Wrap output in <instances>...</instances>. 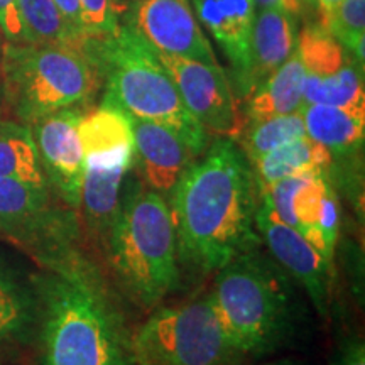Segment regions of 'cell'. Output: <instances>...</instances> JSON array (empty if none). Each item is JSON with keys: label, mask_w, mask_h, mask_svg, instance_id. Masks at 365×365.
Segmentation results:
<instances>
[{"label": "cell", "mask_w": 365, "mask_h": 365, "mask_svg": "<svg viewBox=\"0 0 365 365\" xmlns=\"http://www.w3.org/2000/svg\"><path fill=\"white\" fill-rule=\"evenodd\" d=\"M170 196L180 266L215 274L237 255L262 247L255 228L257 182L249 159L232 139L210 143Z\"/></svg>", "instance_id": "cell-1"}, {"label": "cell", "mask_w": 365, "mask_h": 365, "mask_svg": "<svg viewBox=\"0 0 365 365\" xmlns=\"http://www.w3.org/2000/svg\"><path fill=\"white\" fill-rule=\"evenodd\" d=\"M38 282L43 365H135L118 296L78 250H54Z\"/></svg>", "instance_id": "cell-2"}, {"label": "cell", "mask_w": 365, "mask_h": 365, "mask_svg": "<svg viewBox=\"0 0 365 365\" xmlns=\"http://www.w3.org/2000/svg\"><path fill=\"white\" fill-rule=\"evenodd\" d=\"M103 249L113 281L144 312L159 307L180 284L170 205L144 181L132 178L124 182Z\"/></svg>", "instance_id": "cell-3"}, {"label": "cell", "mask_w": 365, "mask_h": 365, "mask_svg": "<svg viewBox=\"0 0 365 365\" xmlns=\"http://www.w3.org/2000/svg\"><path fill=\"white\" fill-rule=\"evenodd\" d=\"M262 247L218 269L210 291L223 328L245 359L276 352L296 328L291 277Z\"/></svg>", "instance_id": "cell-4"}, {"label": "cell", "mask_w": 365, "mask_h": 365, "mask_svg": "<svg viewBox=\"0 0 365 365\" xmlns=\"http://www.w3.org/2000/svg\"><path fill=\"white\" fill-rule=\"evenodd\" d=\"M83 48L102 71V102L115 105L132 118L170 127L198 154L208 148L212 135L185 107L156 49L125 22L107 38H86Z\"/></svg>", "instance_id": "cell-5"}, {"label": "cell", "mask_w": 365, "mask_h": 365, "mask_svg": "<svg viewBox=\"0 0 365 365\" xmlns=\"http://www.w3.org/2000/svg\"><path fill=\"white\" fill-rule=\"evenodd\" d=\"M102 85V71L83 46L4 44L0 98L21 124L88 103Z\"/></svg>", "instance_id": "cell-6"}, {"label": "cell", "mask_w": 365, "mask_h": 365, "mask_svg": "<svg viewBox=\"0 0 365 365\" xmlns=\"http://www.w3.org/2000/svg\"><path fill=\"white\" fill-rule=\"evenodd\" d=\"M135 365H242L210 293L185 303L159 304L132 333Z\"/></svg>", "instance_id": "cell-7"}, {"label": "cell", "mask_w": 365, "mask_h": 365, "mask_svg": "<svg viewBox=\"0 0 365 365\" xmlns=\"http://www.w3.org/2000/svg\"><path fill=\"white\" fill-rule=\"evenodd\" d=\"M331 173L286 178L259 190V202L296 228L333 266L340 235V203Z\"/></svg>", "instance_id": "cell-8"}, {"label": "cell", "mask_w": 365, "mask_h": 365, "mask_svg": "<svg viewBox=\"0 0 365 365\" xmlns=\"http://www.w3.org/2000/svg\"><path fill=\"white\" fill-rule=\"evenodd\" d=\"M158 58L175 81L185 107L198 124L210 135L234 140L240 130L242 118L225 70L220 65H207L164 53H158Z\"/></svg>", "instance_id": "cell-9"}, {"label": "cell", "mask_w": 365, "mask_h": 365, "mask_svg": "<svg viewBox=\"0 0 365 365\" xmlns=\"http://www.w3.org/2000/svg\"><path fill=\"white\" fill-rule=\"evenodd\" d=\"M122 22L158 53L220 65L190 0H137Z\"/></svg>", "instance_id": "cell-10"}, {"label": "cell", "mask_w": 365, "mask_h": 365, "mask_svg": "<svg viewBox=\"0 0 365 365\" xmlns=\"http://www.w3.org/2000/svg\"><path fill=\"white\" fill-rule=\"evenodd\" d=\"M81 117V108L71 107L48 113L29 125L46 181L71 210L80 208L85 170L78 135Z\"/></svg>", "instance_id": "cell-11"}, {"label": "cell", "mask_w": 365, "mask_h": 365, "mask_svg": "<svg viewBox=\"0 0 365 365\" xmlns=\"http://www.w3.org/2000/svg\"><path fill=\"white\" fill-rule=\"evenodd\" d=\"M255 228L271 257L287 276L307 291L322 317L328 314L333 266L293 227L281 222L266 205L259 202Z\"/></svg>", "instance_id": "cell-12"}, {"label": "cell", "mask_w": 365, "mask_h": 365, "mask_svg": "<svg viewBox=\"0 0 365 365\" xmlns=\"http://www.w3.org/2000/svg\"><path fill=\"white\" fill-rule=\"evenodd\" d=\"M49 185L0 178V232L19 239L51 240L54 250L65 249L73 239V218L56 212Z\"/></svg>", "instance_id": "cell-13"}, {"label": "cell", "mask_w": 365, "mask_h": 365, "mask_svg": "<svg viewBox=\"0 0 365 365\" xmlns=\"http://www.w3.org/2000/svg\"><path fill=\"white\" fill-rule=\"evenodd\" d=\"M134 166L140 180L161 195H170L182 173L200 156L176 130L158 122L132 118Z\"/></svg>", "instance_id": "cell-14"}, {"label": "cell", "mask_w": 365, "mask_h": 365, "mask_svg": "<svg viewBox=\"0 0 365 365\" xmlns=\"http://www.w3.org/2000/svg\"><path fill=\"white\" fill-rule=\"evenodd\" d=\"M299 19L277 9H257L249 38L247 66L234 88L235 97L244 100L264 80L276 71L298 46Z\"/></svg>", "instance_id": "cell-15"}, {"label": "cell", "mask_w": 365, "mask_h": 365, "mask_svg": "<svg viewBox=\"0 0 365 365\" xmlns=\"http://www.w3.org/2000/svg\"><path fill=\"white\" fill-rule=\"evenodd\" d=\"M78 135L83 166L134 168L132 120L115 105L102 102L98 108L83 113Z\"/></svg>", "instance_id": "cell-16"}, {"label": "cell", "mask_w": 365, "mask_h": 365, "mask_svg": "<svg viewBox=\"0 0 365 365\" xmlns=\"http://www.w3.org/2000/svg\"><path fill=\"white\" fill-rule=\"evenodd\" d=\"M196 19L207 27L232 66V88L239 85L247 66L252 31L254 0H190Z\"/></svg>", "instance_id": "cell-17"}, {"label": "cell", "mask_w": 365, "mask_h": 365, "mask_svg": "<svg viewBox=\"0 0 365 365\" xmlns=\"http://www.w3.org/2000/svg\"><path fill=\"white\" fill-rule=\"evenodd\" d=\"M307 135L325 145L333 161L357 159L365 137V107L345 108L331 105H303L301 108Z\"/></svg>", "instance_id": "cell-18"}, {"label": "cell", "mask_w": 365, "mask_h": 365, "mask_svg": "<svg viewBox=\"0 0 365 365\" xmlns=\"http://www.w3.org/2000/svg\"><path fill=\"white\" fill-rule=\"evenodd\" d=\"M303 83L304 66L301 63L298 49H294V53L252 93L240 100L242 107H239V110L242 122L301 112L304 105Z\"/></svg>", "instance_id": "cell-19"}, {"label": "cell", "mask_w": 365, "mask_h": 365, "mask_svg": "<svg viewBox=\"0 0 365 365\" xmlns=\"http://www.w3.org/2000/svg\"><path fill=\"white\" fill-rule=\"evenodd\" d=\"M333 156L325 145L303 135L250 163L257 190L272 182L308 175L331 173Z\"/></svg>", "instance_id": "cell-20"}, {"label": "cell", "mask_w": 365, "mask_h": 365, "mask_svg": "<svg viewBox=\"0 0 365 365\" xmlns=\"http://www.w3.org/2000/svg\"><path fill=\"white\" fill-rule=\"evenodd\" d=\"M130 170L132 168L127 166H85L83 170L80 208L83 212L86 227L102 244L115 217L125 176Z\"/></svg>", "instance_id": "cell-21"}, {"label": "cell", "mask_w": 365, "mask_h": 365, "mask_svg": "<svg viewBox=\"0 0 365 365\" xmlns=\"http://www.w3.org/2000/svg\"><path fill=\"white\" fill-rule=\"evenodd\" d=\"M0 178L48 185L29 125L0 120Z\"/></svg>", "instance_id": "cell-22"}, {"label": "cell", "mask_w": 365, "mask_h": 365, "mask_svg": "<svg viewBox=\"0 0 365 365\" xmlns=\"http://www.w3.org/2000/svg\"><path fill=\"white\" fill-rule=\"evenodd\" d=\"M303 135H307L303 115L301 112H296L242 122L234 143L245 154L249 163H252L264 154Z\"/></svg>", "instance_id": "cell-23"}, {"label": "cell", "mask_w": 365, "mask_h": 365, "mask_svg": "<svg viewBox=\"0 0 365 365\" xmlns=\"http://www.w3.org/2000/svg\"><path fill=\"white\" fill-rule=\"evenodd\" d=\"M29 44L83 46L76 38L54 0H17Z\"/></svg>", "instance_id": "cell-24"}, {"label": "cell", "mask_w": 365, "mask_h": 365, "mask_svg": "<svg viewBox=\"0 0 365 365\" xmlns=\"http://www.w3.org/2000/svg\"><path fill=\"white\" fill-rule=\"evenodd\" d=\"M318 24L325 27L333 38L339 39L352 53L360 65H364L365 0H341L331 16Z\"/></svg>", "instance_id": "cell-25"}, {"label": "cell", "mask_w": 365, "mask_h": 365, "mask_svg": "<svg viewBox=\"0 0 365 365\" xmlns=\"http://www.w3.org/2000/svg\"><path fill=\"white\" fill-rule=\"evenodd\" d=\"M33 304L29 296L7 274L0 272V344L9 341L31 322Z\"/></svg>", "instance_id": "cell-26"}, {"label": "cell", "mask_w": 365, "mask_h": 365, "mask_svg": "<svg viewBox=\"0 0 365 365\" xmlns=\"http://www.w3.org/2000/svg\"><path fill=\"white\" fill-rule=\"evenodd\" d=\"M80 7L86 38H107L122 24L113 0H80Z\"/></svg>", "instance_id": "cell-27"}, {"label": "cell", "mask_w": 365, "mask_h": 365, "mask_svg": "<svg viewBox=\"0 0 365 365\" xmlns=\"http://www.w3.org/2000/svg\"><path fill=\"white\" fill-rule=\"evenodd\" d=\"M0 31H2L6 43L29 44L17 0H0Z\"/></svg>", "instance_id": "cell-28"}, {"label": "cell", "mask_w": 365, "mask_h": 365, "mask_svg": "<svg viewBox=\"0 0 365 365\" xmlns=\"http://www.w3.org/2000/svg\"><path fill=\"white\" fill-rule=\"evenodd\" d=\"M333 365H365V344L362 336L350 335L340 341Z\"/></svg>", "instance_id": "cell-29"}, {"label": "cell", "mask_w": 365, "mask_h": 365, "mask_svg": "<svg viewBox=\"0 0 365 365\" xmlns=\"http://www.w3.org/2000/svg\"><path fill=\"white\" fill-rule=\"evenodd\" d=\"M56 7L61 12V16L65 17V21L70 26V29L75 33L76 38L80 41H86L85 31H83V21H81V7L80 0H54Z\"/></svg>", "instance_id": "cell-30"}, {"label": "cell", "mask_w": 365, "mask_h": 365, "mask_svg": "<svg viewBox=\"0 0 365 365\" xmlns=\"http://www.w3.org/2000/svg\"><path fill=\"white\" fill-rule=\"evenodd\" d=\"M254 6L255 9H277L299 21L307 17V11L301 0H254Z\"/></svg>", "instance_id": "cell-31"}, {"label": "cell", "mask_w": 365, "mask_h": 365, "mask_svg": "<svg viewBox=\"0 0 365 365\" xmlns=\"http://www.w3.org/2000/svg\"><path fill=\"white\" fill-rule=\"evenodd\" d=\"M314 2H317V7H318L317 21L323 22L331 16V12L339 7L341 0H314Z\"/></svg>", "instance_id": "cell-32"}, {"label": "cell", "mask_w": 365, "mask_h": 365, "mask_svg": "<svg viewBox=\"0 0 365 365\" xmlns=\"http://www.w3.org/2000/svg\"><path fill=\"white\" fill-rule=\"evenodd\" d=\"M134 2H137V0H113V6L117 9V14L118 17H120V21L124 19V16L129 12V9Z\"/></svg>", "instance_id": "cell-33"}, {"label": "cell", "mask_w": 365, "mask_h": 365, "mask_svg": "<svg viewBox=\"0 0 365 365\" xmlns=\"http://www.w3.org/2000/svg\"><path fill=\"white\" fill-rule=\"evenodd\" d=\"M301 4H303L304 11H307V16H312V12L318 14V7L314 0H301Z\"/></svg>", "instance_id": "cell-34"}, {"label": "cell", "mask_w": 365, "mask_h": 365, "mask_svg": "<svg viewBox=\"0 0 365 365\" xmlns=\"http://www.w3.org/2000/svg\"><path fill=\"white\" fill-rule=\"evenodd\" d=\"M262 365H299V364L293 362V360H276V362H267Z\"/></svg>", "instance_id": "cell-35"}, {"label": "cell", "mask_w": 365, "mask_h": 365, "mask_svg": "<svg viewBox=\"0 0 365 365\" xmlns=\"http://www.w3.org/2000/svg\"><path fill=\"white\" fill-rule=\"evenodd\" d=\"M4 44H6V39H4V34H2V31H0V56H2V49H4Z\"/></svg>", "instance_id": "cell-36"}, {"label": "cell", "mask_w": 365, "mask_h": 365, "mask_svg": "<svg viewBox=\"0 0 365 365\" xmlns=\"http://www.w3.org/2000/svg\"><path fill=\"white\" fill-rule=\"evenodd\" d=\"M0 100H2V98H0Z\"/></svg>", "instance_id": "cell-37"}]
</instances>
